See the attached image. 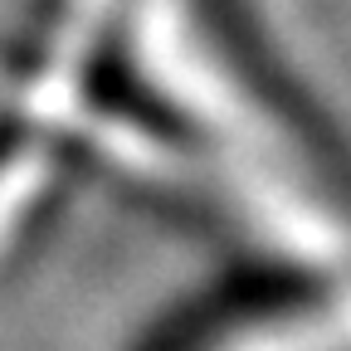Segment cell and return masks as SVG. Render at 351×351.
<instances>
[{
  "mask_svg": "<svg viewBox=\"0 0 351 351\" xmlns=\"http://www.w3.org/2000/svg\"><path fill=\"white\" fill-rule=\"evenodd\" d=\"M132 0H34L25 54L0 103V156L59 171L93 117L103 69Z\"/></svg>",
  "mask_w": 351,
  "mask_h": 351,
  "instance_id": "obj_1",
  "label": "cell"
}]
</instances>
